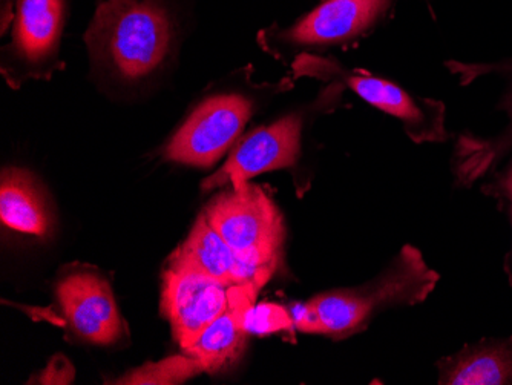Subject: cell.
I'll use <instances>...</instances> for the list:
<instances>
[{
  "label": "cell",
  "mask_w": 512,
  "mask_h": 385,
  "mask_svg": "<svg viewBox=\"0 0 512 385\" xmlns=\"http://www.w3.org/2000/svg\"><path fill=\"white\" fill-rule=\"evenodd\" d=\"M293 70L298 76L336 80L355 91L361 99L385 114L401 120L411 139L416 142H439L445 139L444 105L431 100H416L388 80L371 76L364 71L342 68L336 60L302 54L295 60Z\"/></svg>",
  "instance_id": "cell-3"
},
{
  "label": "cell",
  "mask_w": 512,
  "mask_h": 385,
  "mask_svg": "<svg viewBox=\"0 0 512 385\" xmlns=\"http://www.w3.org/2000/svg\"><path fill=\"white\" fill-rule=\"evenodd\" d=\"M505 189L508 191V194L511 195L512 198V168L511 171L508 172V175H506Z\"/></svg>",
  "instance_id": "cell-19"
},
{
  "label": "cell",
  "mask_w": 512,
  "mask_h": 385,
  "mask_svg": "<svg viewBox=\"0 0 512 385\" xmlns=\"http://www.w3.org/2000/svg\"><path fill=\"white\" fill-rule=\"evenodd\" d=\"M203 215L241 260L275 272L284 240L283 217L261 186L249 181L232 186Z\"/></svg>",
  "instance_id": "cell-2"
},
{
  "label": "cell",
  "mask_w": 512,
  "mask_h": 385,
  "mask_svg": "<svg viewBox=\"0 0 512 385\" xmlns=\"http://www.w3.org/2000/svg\"><path fill=\"white\" fill-rule=\"evenodd\" d=\"M256 293L252 287L230 286L227 309L204 329L192 346L184 350L200 362L204 372L217 373L226 369L243 352L249 335L243 324L244 310L250 303H255Z\"/></svg>",
  "instance_id": "cell-11"
},
{
  "label": "cell",
  "mask_w": 512,
  "mask_h": 385,
  "mask_svg": "<svg viewBox=\"0 0 512 385\" xmlns=\"http://www.w3.org/2000/svg\"><path fill=\"white\" fill-rule=\"evenodd\" d=\"M74 367L65 356H54L50 364L37 378L39 384H73Z\"/></svg>",
  "instance_id": "cell-18"
},
{
  "label": "cell",
  "mask_w": 512,
  "mask_h": 385,
  "mask_svg": "<svg viewBox=\"0 0 512 385\" xmlns=\"http://www.w3.org/2000/svg\"><path fill=\"white\" fill-rule=\"evenodd\" d=\"M243 324L247 333L269 335V333L290 332L293 329L292 315L278 304L250 303L244 310Z\"/></svg>",
  "instance_id": "cell-16"
},
{
  "label": "cell",
  "mask_w": 512,
  "mask_h": 385,
  "mask_svg": "<svg viewBox=\"0 0 512 385\" xmlns=\"http://www.w3.org/2000/svg\"><path fill=\"white\" fill-rule=\"evenodd\" d=\"M204 372L194 356H172L158 362H148L117 379L114 384L125 385H175Z\"/></svg>",
  "instance_id": "cell-14"
},
{
  "label": "cell",
  "mask_w": 512,
  "mask_h": 385,
  "mask_svg": "<svg viewBox=\"0 0 512 385\" xmlns=\"http://www.w3.org/2000/svg\"><path fill=\"white\" fill-rule=\"evenodd\" d=\"M453 73L462 77V83H470L476 77L485 76L488 73L506 74L509 79L508 91L503 97L502 109L512 117V62L496 63V65H463V63L450 62Z\"/></svg>",
  "instance_id": "cell-17"
},
{
  "label": "cell",
  "mask_w": 512,
  "mask_h": 385,
  "mask_svg": "<svg viewBox=\"0 0 512 385\" xmlns=\"http://www.w3.org/2000/svg\"><path fill=\"white\" fill-rule=\"evenodd\" d=\"M0 218L5 226L22 234L45 237L50 232V209L30 172L16 168L2 172Z\"/></svg>",
  "instance_id": "cell-12"
},
{
  "label": "cell",
  "mask_w": 512,
  "mask_h": 385,
  "mask_svg": "<svg viewBox=\"0 0 512 385\" xmlns=\"http://www.w3.org/2000/svg\"><path fill=\"white\" fill-rule=\"evenodd\" d=\"M252 103L238 94H223L201 103L165 148L166 158L181 165L209 168L237 142Z\"/></svg>",
  "instance_id": "cell-4"
},
{
  "label": "cell",
  "mask_w": 512,
  "mask_h": 385,
  "mask_svg": "<svg viewBox=\"0 0 512 385\" xmlns=\"http://www.w3.org/2000/svg\"><path fill=\"white\" fill-rule=\"evenodd\" d=\"M394 0H324L276 40L290 47H329L365 36L387 16Z\"/></svg>",
  "instance_id": "cell-8"
},
{
  "label": "cell",
  "mask_w": 512,
  "mask_h": 385,
  "mask_svg": "<svg viewBox=\"0 0 512 385\" xmlns=\"http://www.w3.org/2000/svg\"><path fill=\"white\" fill-rule=\"evenodd\" d=\"M66 0H16L10 54L30 74L46 73L56 60L65 25Z\"/></svg>",
  "instance_id": "cell-10"
},
{
  "label": "cell",
  "mask_w": 512,
  "mask_h": 385,
  "mask_svg": "<svg viewBox=\"0 0 512 385\" xmlns=\"http://www.w3.org/2000/svg\"><path fill=\"white\" fill-rule=\"evenodd\" d=\"M229 306V286L184 267H171L163 274L161 312L168 318L181 349L197 341L209 324Z\"/></svg>",
  "instance_id": "cell-5"
},
{
  "label": "cell",
  "mask_w": 512,
  "mask_h": 385,
  "mask_svg": "<svg viewBox=\"0 0 512 385\" xmlns=\"http://www.w3.org/2000/svg\"><path fill=\"white\" fill-rule=\"evenodd\" d=\"M168 266L195 270L226 286L252 287L260 292L273 272L241 260L234 249L212 228L203 214L191 234L169 258Z\"/></svg>",
  "instance_id": "cell-9"
},
{
  "label": "cell",
  "mask_w": 512,
  "mask_h": 385,
  "mask_svg": "<svg viewBox=\"0 0 512 385\" xmlns=\"http://www.w3.org/2000/svg\"><path fill=\"white\" fill-rule=\"evenodd\" d=\"M512 148V123L494 140H470L460 151L459 174L467 180L480 177Z\"/></svg>",
  "instance_id": "cell-15"
},
{
  "label": "cell",
  "mask_w": 512,
  "mask_h": 385,
  "mask_svg": "<svg viewBox=\"0 0 512 385\" xmlns=\"http://www.w3.org/2000/svg\"><path fill=\"white\" fill-rule=\"evenodd\" d=\"M172 31L171 14L161 0H105L86 31L85 42L103 70L134 83L165 62Z\"/></svg>",
  "instance_id": "cell-1"
},
{
  "label": "cell",
  "mask_w": 512,
  "mask_h": 385,
  "mask_svg": "<svg viewBox=\"0 0 512 385\" xmlns=\"http://www.w3.org/2000/svg\"><path fill=\"white\" fill-rule=\"evenodd\" d=\"M302 119L287 116L246 135L227 158L223 168L203 181L204 191L240 186L255 175L292 166L301 151Z\"/></svg>",
  "instance_id": "cell-7"
},
{
  "label": "cell",
  "mask_w": 512,
  "mask_h": 385,
  "mask_svg": "<svg viewBox=\"0 0 512 385\" xmlns=\"http://www.w3.org/2000/svg\"><path fill=\"white\" fill-rule=\"evenodd\" d=\"M440 384H512V347L482 346L457 356L440 378Z\"/></svg>",
  "instance_id": "cell-13"
},
{
  "label": "cell",
  "mask_w": 512,
  "mask_h": 385,
  "mask_svg": "<svg viewBox=\"0 0 512 385\" xmlns=\"http://www.w3.org/2000/svg\"><path fill=\"white\" fill-rule=\"evenodd\" d=\"M56 293L69 327L86 343L112 346L125 335L111 286L96 270H71L62 275Z\"/></svg>",
  "instance_id": "cell-6"
}]
</instances>
